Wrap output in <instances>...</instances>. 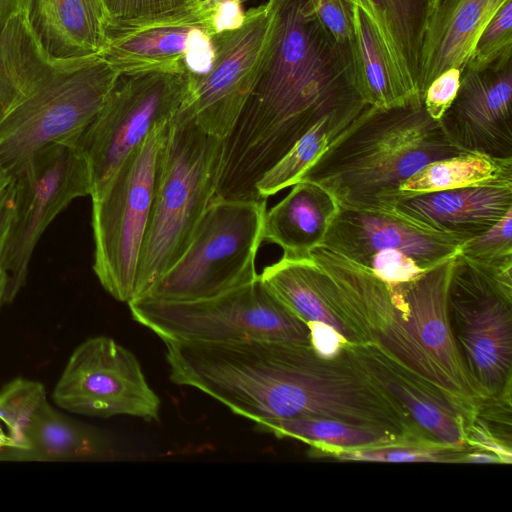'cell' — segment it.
Here are the masks:
<instances>
[{
  "label": "cell",
  "mask_w": 512,
  "mask_h": 512,
  "mask_svg": "<svg viewBox=\"0 0 512 512\" xmlns=\"http://www.w3.org/2000/svg\"><path fill=\"white\" fill-rule=\"evenodd\" d=\"M512 59L464 68L455 99L439 120L449 141L467 151L512 158Z\"/></svg>",
  "instance_id": "9a60e30c"
},
{
  "label": "cell",
  "mask_w": 512,
  "mask_h": 512,
  "mask_svg": "<svg viewBox=\"0 0 512 512\" xmlns=\"http://www.w3.org/2000/svg\"><path fill=\"white\" fill-rule=\"evenodd\" d=\"M292 186L285 198L266 211L263 240L281 247L285 256L310 257L312 249L322 245L339 205L316 183L301 180Z\"/></svg>",
  "instance_id": "603a6c76"
},
{
  "label": "cell",
  "mask_w": 512,
  "mask_h": 512,
  "mask_svg": "<svg viewBox=\"0 0 512 512\" xmlns=\"http://www.w3.org/2000/svg\"><path fill=\"white\" fill-rule=\"evenodd\" d=\"M270 22L254 87L229 134L214 198L260 200L256 184L322 117L367 104L352 44L336 40L312 0H268Z\"/></svg>",
  "instance_id": "6da1fadb"
},
{
  "label": "cell",
  "mask_w": 512,
  "mask_h": 512,
  "mask_svg": "<svg viewBox=\"0 0 512 512\" xmlns=\"http://www.w3.org/2000/svg\"><path fill=\"white\" fill-rule=\"evenodd\" d=\"M470 449L473 448L454 447L441 442L395 441L355 450L322 452L314 456L342 461L460 463Z\"/></svg>",
  "instance_id": "f546056e"
},
{
  "label": "cell",
  "mask_w": 512,
  "mask_h": 512,
  "mask_svg": "<svg viewBox=\"0 0 512 512\" xmlns=\"http://www.w3.org/2000/svg\"><path fill=\"white\" fill-rule=\"evenodd\" d=\"M52 397L62 409L90 417L156 420L160 411L136 356L108 336L90 337L74 349Z\"/></svg>",
  "instance_id": "7c38bea8"
},
{
  "label": "cell",
  "mask_w": 512,
  "mask_h": 512,
  "mask_svg": "<svg viewBox=\"0 0 512 512\" xmlns=\"http://www.w3.org/2000/svg\"><path fill=\"white\" fill-rule=\"evenodd\" d=\"M267 2L245 12L243 24L211 37L213 60L202 74L189 72L179 110L207 133L224 139L233 128L256 82L267 39Z\"/></svg>",
  "instance_id": "4fadbf2b"
},
{
  "label": "cell",
  "mask_w": 512,
  "mask_h": 512,
  "mask_svg": "<svg viewBox=\"0 0 512 512\" xmlns=\"http://www.w3.org/2000/svg\"><path fill=\"white\" fill-rule=\"evenodd\" d=\"M458 255L470 262H488L512 256V210L491 228L466 241Z\"/></svg>",
  "instance_id": "1f68e13d"
},
{
  "label": "cell",
  "mask_w": 512,
  "mask_h": 512,
  "mask_svg": "<svg viewBox=\"0 0 512 512\" xmlns=\"http://www.w3.org/2000/svg\"><path fill=\"white\" fill-rule=\"evenodd\" d=\"M169 125L152 129L102 190L91 196L93 270L102 287L120 302L133 299L139 253Z\"/></svg>",
  "instance_id": "8992f818"
},
{
  "label": "cell",
  "mask_w": 512,
  "mask_h": 512,
  "mask_svg": "<svg viewBox=\"0 0 512 512\" xmlns=\"http://www.w3.org/2000/svg\"><path fill=\"white\" fill-rule=\"evenodd\" d=\"M27 12L40 43L55 57L101 55L106 46L103 0H29Z\"/></svg>",
  "instance_id": "7402d4cb"
},
{
  "label": "cell",
  "mask_w": 512,
  "mask_h": 512,
  "mask_svg": "<svg viewBox=\"0 0 512 512\" xmlns=\"http://www.w3.org/2000/svg\"><path fill=\"white\" fill-rule=\"evenodd\" d=\"M7 286V276L3 269H0V307L4 304V296Z\"/></svg>",
  "instance_id": "ee69618b"
},
{
  "label": "cell",
  "mask_w": 512,
  "mask_h": 512,
  "mask_svg": "<svg viewBox=\"0 0 512 512\" xmlns=\"http://www.w3.org/2000/svg\"><path fill=\"white\" fill-rule=\"evenodd\" d=\"M242 1L229 0L216 5L210 13L212 36L226 30L239 28L245 19Z\"/></svg>",
  "instance_id": "8d00e7d4"
},
{
  "label": "cell",
  "mask_w": 512,
  "mask_h": 512,
  "mask_svg": "<svg viewBox=\"0 0 512 512\" xmlns=\"http://www.w3.org/2000/svg\"><path fill=\"white\" fill-rule=\"evenodd\" d=\"M29 0H0V31L17 13L27 10Z\"/></svg>",
  "instance_id": "ab89813d"
},
{
  "label": "cell",
  "mask_w": 512,
  "mask_h": 512,
  "mask_svg": "<svg viewBox=\"0 0 512 512\" xmlns=\"http://www.w3.org/2000/svg\"><path fill=\"white\" fill-rule=\"evenodd\" d=\"M118 76L100 54L51 55L28 19L14 23L0 43V185L41 147L75 143Z\"/></svg>",
  "instance_id": "7a4b0ae2"
},
{
  "label": "cell",
  "mask_w": 512,
  "mask_h": 512,
  "mask_svg": "<svg viewBox=\"0 0 512 512\" xmlns=\"http://www.w3.org/2000/svg\"><path fill=\"white\" fill-rule=\"evenodd\" d=\"M255 428L277 438H293L311 446V455L322 452L355 450L398 440L373 430L345 422L296 417L264 420L255 423Z\"/></svg>",
  "instance_id": "4316f807"
},
{
  "label": "cell",
  "mask_w": 512,
  "mask_h": 512,
  "mask_svg": "<svg viewBox=\"0 0 512 512\" xmlns=\"http://www.w3.org/2000/svg\"><path fill=\"white\" fill-rule=\"evenodd\" d=\"M461 71L450 68L436 77L423 94V105L429 116L439 121L455 99L459 86Z\"/></svg>",
  "instance_id": "d590c367"
},
{
  "label": "cell",
  "mask_w": 512,
  "mask_h": 512,
  "mask_svg": "<svg viewBox=\"0 0 512 512\" xmlns=\"http://www.w3.org/2000/svg\"><path fill=\"white\" fill-rule=\"evenodd\" d=\"M454 260L398 284L403 302L399 301L391 323L373 345L460 402L475 407L484 398L464 368L448 320L447 294Z\"/></svg>",
  "instance_id": "ba28073f"
},
{
  "label": "cell",
  "mask_w": 512,
  "mask_h": 512,
  "mask_svg": "<svg viewBox=\"0 0 512 512\" xmlns=\"http://www.w3.org/2000/svg\"><path fill=\"white\" fill-rule=\"evenodd\" d=\"M351 2L356 84L363 101L391 108L422 98L402 70L371 0Z\"/></svg>",
  "instance_id": "44dd1931"
},
{
  "label": "cell",
  "mask_w": 512,
  "mask_h": 512,
  "mask_svg": "<svg viewBox=\"0 0 512 512\" xmlns=\"http://www.w3.org/2000/svg\"><path fill=\"white\" fill-rule=\"evenodd\" d=\"M229 1V0H195V3L197 6L210 17V13L212 9L218 5L219 3ZM239 1H245V0H239Z\"/></svg>",
  "instance_id": "b9f144b4"
},
{
  "label": "cell",
  "mask_w": 512,
  "mask_h": 512,
  "mask_svg": "<svg viewBox=\"0 0 512 512\" xmlns=\"http://www.w3.org/2000/svg\"><path fill=\"white\" fill-rule=\"evenodd\" d=\"M266 203L267 199L213 198L186 251L142 297L199 300L255 280L256 255L264 241Z\"/></svg>",
  "instance_id": "5b68a950"
},
{
  "label": "cell",
  "mask_w": 512,
  "mask_h": 512,
  "mask_svg": "<svg viewBox=\"0 0 512 512\" xmlns=\"http://www.w3.org/2000/svg\"><path fill=\"white\" fill-rule=\"evenodd\" d=\"M222 151L223 139L207 133L186 112L179 110L171 119L159 158L132 300L142 297L186 251L214 197Z\"/></svg>",
  "instance_id": "277c9868"
},
{
  "label": "cell",
  "mask_w": 512,
  "mask_h": 512,
  "mask_svg": "<svg viewBox=\"0 0 512 512\" xmlns=\"http://www.w3.org/2000/svg\"><path fill=\"white\" fill-rule=\"evenodd\" d=\"M368 104L334 111L316 122L256 184L260 198L298 182L303 172L353 123Z\"/></svg>",
  "instance_id": "d4e9b609"
},
{
  "label": "cell",
  "mask_w": 512,
  "mask_h": 512,
  "mask_svg": "<svg viewBox=\"0 0 512 512\" xmlns=\"http://www.w3.org/2000/svg\"><path fill=\"white\" fill-rule=\"evenodd\" d=\"M399 64L417 89L424 31L434 0H371ZM418 90V89H417Z\"/></svg>",
  "instance_id": "83f0119b"
},
{
  "label": "cell",
  "mask_w": 512,
  "mask_h": 512,
  "mask_svg": "<svg viewBox=\"0 0 512 512\" xmlns=\"http://www.w3.org/2000/svg\"><path fill=\"white\" fill-rule=\"evenodd\" d=\"M14 180V216L2 261L7 276L4 304L24 285L32 253L47 226L74 199L91 193L87 163L69 141L38 149Z\"/></svg>",
  "instance_id": "8fae6325"
},
{
  "label": "cell",
  "mask_w": 512,
  "mask_h": 512,
  "mask_svg": "<svg viewBox=\"0 0 512 512\" xmlns=\"http://www.w3.org/2000/svg\"><path fill=\"white\" fill-rule=\"evenodd\" d=\"M512 59V0L490 19L469 57L465 68L483 70Z\"/></svg>",
  "instance_id": "4dcf8cb0"
},
{
  "label": "cell",
  "mask_w": 512,
  "mask_h": 512,
  "mask_svg": "<svg viewBox=\"0 0 512 512\" xmlns=\"http://www.w3.org/2000/svg\"><path fill=\"white\" fill-rule=\"evenodd\" d=\"M501 179H512V158L463 152L427 164L400 185V194L403 200Z\"/></svg>",
  "instance_id": "484cf974"
},
{
  "label": "cell",
  "mask_w": 512,
  "mask_h": 512,
  "mask_svg": "<svg viewBox=\"0 0 512 512\" xmlns=\"http://www.w3.org/2000/svg\"><path fill=\"white\" fill-rule=\"evenodd\" d=\"M507 1L434 0L418 67L416 84L421 97L444 71H463L481 32Z\"/></svg>",
  "instance_id": "d6986e66"
},
{
  "label": "cell",
  "mask_w": 512,
  "mask_h": 512,
  "mask_svg": "<svg viewBox=\"0 0 512 512\" xmlns=\"http://www.w3.org/2000/svg\"><path fill=\"white\" fill-rule=\"evenodd\" d=\"M15 209V180L14 178L0 185V269L13 221Z\"/></svg>",
  "instance_id": "f35d334b"
},
{
  "label": "cell",
  "mask_w": 512,
  "mask_h": 512,
  "mask_svg": "<svg viewBox=\"0 0 512 512\" xmlns=\"http://www.w3.org/2000/svg\"><path fill=\"white\" fill-rule=\"evenodd\" d=\"M9 442L5 429L0 423V456H5L8 450Z\"/></svg>",
  "instance_id": "7bdbcfd3"
},
{
  "label": "cell",
  "mask_w": 512,
  "mask_h": 512,
  "mask_svg": "<svg viewBox=\"0 0 512 512\" xmlns=\"http://www.w3.org/2000/svg\"><path fill=\"white\" fill-rule=\"evenodd\" d=\"M308 327L310 344L322 356L334 357L349 345L338 332L325 324L311 323Z\"/></svg>",
  "instance_id": "74e56055"
},
{
  "label": "cell",
  "mask_w": 512,
  "mask_h": 512,
  "mask_svg": "<svg viewBox=\"0 0 512 512\" xmlns=\"http://www.w3.org/2000/svg\"><path fill=\"white\" fill-rule=\"evenodd\" d=\"M114 456V448L102 434L48 404L32 424L26 448L16 460L98 461Z\"/></svg>",
  "instance_id": "cb8c5ba5"
},
{
  "label": "cell",
  "mask_w": 512,
  "mask_h": 512,
  "mask_svg": "<svg viewBox=\"0 0 512 512\" xmlns=\"http://www.w3.org/2000/svg\"><path fill=\"white\" fill-rule=\"evenodd\" d=\"M465 243L393 212H371L339 206L322 242L323 246L356 263L384 250H398L421 268L430 270L455 258Z\"/></svg>",
  "instance_id": "2e32d148"
},
{
  "label": "cell",
  "mask_w": 512,
  "mask_h": 512,
  "mask_svg": "<svg viewBox=\"0 0 512 512\" xmlns=\"http://www.w3.org/2000/svg\"><path fill=\"white\" fill-rule=\"evenodd\" d=\"M212 36L210 18L197 4L152 16L109 21L101 55L119 74L188 71L195 42Z\"/></svg>",
  "instance_id": "5bb4252c"
},
{
  "label": "cell",
  "mask_w": 512,
  "mask_h": 512,
  "mask_svg": "<svg viewBox=\"0 0 512 512\" xmlns=\"http://www.w3.org/2000/svg\"><path fill=\"white\" fill-rule=\"evenodd\" d=\"M361 265L370 268L390 285L413 281L426 271L411 257L398 250H384L368 257Z\"/></svg>",
  "instance_id": "d6a6232c"
},
{
  "label": "cell",
  "mask_w": 512,
  "mask_h": 512,
  "mask_svg": "<svg viewBox=\"0 0 512 512\" xmlns=\"http://www.w3.org/2000/svg\"><path fill=\"white\" fill-rule=\"evenodd\" d=\"M259 277L267 290L307 325L325 324L349 345L363 344L345 313L335 283L312 258L283 255L266 266Z\"/></svg>",
  "instance_id": "ffe728a7"
},
{
  "label": "cell",
  "mask_w": 512,
  "mask_h": 512,
  "mask_svg": "<svg viewBox=\"0 0 512 512\" xmlns=\"http://www.w3.org/2000/svg\"><path fill=\"white\" fill-rule=\"evenodd\" d=\"M447 312L456 347L478 394L511 399L512 296L457 255Z\"/></svg>",
  "instance_id": "30bf717a"
},
{
  "label": "cell",
  "mask_w": 512,
  "mask_h": 512,
  "mask_svg": "<svg viewBox=\"0 0 512 512\" xmlns=\"http://www.w3.org/2000/svg\"><path fill=\"white\" fill-rule=\"evenodd\" d=\"M188 87V71L118 76L100 110L75 142L89 169L90 197L102 190L152 129L171 121Z\"/></svg>",
  "instance_id": "9c48e42d"
},
{
  "label": "cell",
  "mask_w": 512,
  "mask_h": 512,
  "mask_svg": "<svg viewBox=\"0 0 512 512\" xmlns=\"http://www.w3.org/2000/svg\"><path fill=\"white\" fill-rule=\"evenodd\" d=\"M48 404L45 387L38 381L18 377L1 388L0 423L9 442L6 456L16 460L25 450L28 432Z\"/></svg>",
  "instance_id": "f1b7e54d"
},
{
  "label": "cell",
  "mask_w": 512,
  "mask_h": 512,
  "mask_svg": "<svg viewBox=\"0 0 512 512\" xmlns=\"http://www.w3.org/2000/svg\"><path fill=\"white\" fill-rule=\"evenodd\" d=\"M512 210V179L494 180L401 200L395 211L413 222L465 242Z\"/></svg>",
  "instance_id": "ac0fdd59"
},
{
  "label": "cell",
  "mask_w": 512,
  "mask_h": 512,
  "mask_svg": "<svg viewBox=\"0 0 512 512\" xmlns=\"http://www.w3.org/2000/svg\"><path fill=\"white\" fill-rule=\"evenodd\" d=\"M460 463H498L504 464L503 460L495 453L481 449H470L461 458Z\"/></svg>",
  "instance_id": "60d3db41"
},
{
  "label": "cell",
  "mask_w": 512,
  "mask_h": 512,
  "mask_svg": "<svg viewBox=\"0 0 512 512\" xmlns=\"http://www.w3.org/2000/svg\"><path fill=\"white\" fill-rule=\"evenodd\" d=\"M316 14L330 32L342 43L352 44V2L351 0H312Z\"/></svg>",
  "instance_id": "e575fe53"
},
{
  "label": "cell",
  "mask_w": 512,
  "mask_h": 512,
  "mask_svg": "<svg viewBox=\"0 0 512 512\" xmlns=\"http://www.w3.org/2000/svg\"><path fill=\"white\" fill-rule=\"evenodd\" d=\"M467 152L453 145L418 98L405 105H368L303 172L345 209L393 212L400 185L427 164Z\"/></svg>",
  "instance_id": "3957f363"
},
{
  "label": "cell",
  "mask_w": 512,
  "mask_h": 512,
  "mask_svg": "<svg viewBox=\"0 0 512 512\" xmlns=\"http://www.w3.org/2000/svg\"><path fill=\"white\" fill-rule=\"evenodd\" d=\"M350 347L363 369L426 434L447 445L470 447L466 426L477 406L465 405L373 344Z\"/></svg>",
  "instance_id": "e0dca14e"
},
{
  "label": "cell",
  "mask_w": 512,
  "mask_h": 512,
  "mask_svg": "<svg viewBox=\"0 0 512 512\" xmlns=\"http://www.w3.org/2000/svg\"><path fill=\"white\" fill-rule=\"evenodd\" d=\"M103 3L109 21H117L170 12L193 5L195 0H103Z\"/></svg>",
  "instance_id": "836d02e7"
},
{
  "label": "cell",
  "mask_w": 512,
  "mask_h": 512,
  "mask_svg": "<svg viewBox=\"0 0 512 512\" xmlns=\"http://www.w3.org/2000/svg\"><path fill=\"white\" fill-rule=\"evenodd\" d=\"M128 305L133 319L163 341L310 343L308 325L267 290L259 275L210 298L163 301L141 297Z\"/></svg>",
  "instance_id": "52a82bcc"
}]
</instances>
